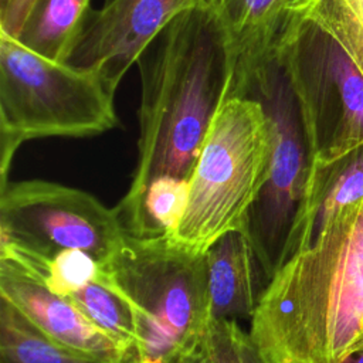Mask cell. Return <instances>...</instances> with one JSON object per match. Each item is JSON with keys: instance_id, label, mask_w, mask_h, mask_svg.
<instances>
[{"instance_id": "cell-5", "label": "cell", "mask_w": 363, "mask_h": 363, "mask_svg": "<svg viewBox=\"0 0 363 363\" xmlns=\"http://www.w3.org/2000/svg\"><path fill=\"white\" fill-rule=\"evenodd\" d=\"M230 95L255 99L267 118L268 176L241 231L271 281L286 259L315 166L313 146L301 99L275 45L261 58L234 68Z\"/></svg>"}, {"instance_id": "cell-22", "label": "cell", "mask_w": 363, "mask_h": 363, "mask_svg": "<svg viewBox=\"0 0 363 363\" xmlns=\"http://www.w3.org/2000/svg\"><path fill=\"white\" fill-rule=\"evenodd\" d=\"M354 3H356V6H357L360 14L363 16V0H354Z\"/></svg>"}, {"instance_id": "cell-10", "label": "cell", "mask_w": 363, "mask_h": 363, "mask_svg": "<svg viewBox=\"0 0 363 363\" xmlns=\"http://www.w3.org/2000/svg\"><path fill=\"white\" fill-rule=\"evenodd\" d=\"M0 298L55 343L104 363H136V354L20 265L0 258Z\"/></svg>"}, {"instance_id": "cell-13", "label": "cell", "mask_w": 363, "mask_h": 363, "mask_svg": "<svg viewBox=\"0 0 363 363\" xmlns=\"http://www.w3.org/2000/svg\"><path fill=\"white\" fill-rule=\"evenodd\" d=\"M296 0H201L221 24L235 67L265 55L274 45ZM234 67V68H235Z\"/></svg>"}, {"instance_id": "cell-2", "label": "cell", "mask_w": 363, "mask_h": 363, "mask_svg": "<svg viewBox=\"0 0 363 363\" xmlns=\"http://www.w3.org/2000/svg\"><path fill=\"white\" fill-rule=\"evenodd\" d=\"M250 322L267 363H339L363 345V200L279 267Z\"/></svg>"}, {"instance_id": "cell-19", "label": "cell", "mask_w": 363, "mask_h": 363, "mask_svg": "<svg viewBox=\"0 0 363 363\" xmlns=\"http://www.w3.org/2000/svg\"><path fill=\"white\" fill-rule=\"evenodd\" d=\"M37 0H0V33L17 38Z\"/></svg>"}, {"instance_id": "cell-3", "label": "cell", "mask_w": 363, "mask_h": 363, "mask_svg": "<svg viewBox=\"0 0 363 363\" xmlns=\"http://www.w3.org/2000/svg\"><path fill=\"white\" fill-rule=\"evenodd\" d=\"M275 48L301 99L315 162L363 143V16L354 0H296Z\"/></svg>"}, {"instance_id": "cell-15", "label": "cell", "mask_w": 363, "mask_h": 363, "mask_svg": "<svg viewBox=\"0 0 363 363\" xmlns=\"http://www.w3.org/2000/svg\"><path fill=\"white\" fill-rule=\"evenodd\" d=\"M187 203L189 180L160 177L146 187L135 208L119 220L128 235L170 237L179 227Z\"/></svg>"}, {"instance_id": "cell-17", "label": "cell", "mask_w": 363, "mask_h": 363, "mask_svg": "<svg viewBox=\"0 0 363 363\" xmlns=\"http://www.w3.org/2000/svg\"><path fill=\"white\" fill-rule=\"evenodd\" d=\"M89 320L112 337L126 345L136 354V332L128 302L112 288L102 272L65 296Z\"/></svg>"}, {"instance_id": "cell-20", "label": "cell", "mask_w": 363, "mask_h": 363, "mask_svg": "<svg viewBox=\"0 0 363 363\" xmlns=\"http://www.w3.org/2000/svg\"><path fill=\"white\" fill-rule=\"evenodd\" d=\"M339 363H363V345L353 349Z\"/></svg>"}, {"instance_id": "cell-18", "label": "cell", "mask_w": 363, "mask_h": 363, "mask_svg": "<svg viewBox=\"0 0 363 363\" xmlns=\"http://www.w3.org/2000/svg\"><path fill=\"white\" fill-rule=\"evenodd\" d=\"M199 350L207 363H267L251 335L230 319L210 318Z\"/></svg>"}, {"instance_id": "cell-1", "label": "cell", "mask_w": 363, "mask_h": 363, "mask_svg": "<svg viewBox=\"0 0 363 363\" xmlns=\"http://www.w3.org/2000/svg\"><path fill=\"white\" fill-rule=\"evenodd\" d=\"M138 162L115 207L130 213L160 177L190 179L208 129L230 95L235 60L217 18L201 4L172 18L138 60Z\"/></svg>"}, {"instance_id": "cell-21", "label": "cell", "mask_w": 363, "mask_h": 363, "mask_svg": "<svg viewBox=\"0 0 363 363\" xmlns=\"http://www.w3.org/2000/svg\"><path fill=\"white\" fill-rule=\"evenodd\" d=\"M177 363H207L206 359L203 357V354L200 353V350L197 349L196 352L187 354L186 357H183L182 360H179Z\"/></svg>"}, {"instance_id": "cell-7", "label": "cell", "mask_w": 363, "mask_h": 363, "mask_svg": "<svg viewBox=\"0 0 363 363\" xmlns=\"http://www.w3.org/2000/svg\"><path fill=\"white\" fill-rule=\"evenodd\" d=\"M269 133L261 105L230 95L216 115L189 179V203L167 237L193 252L206 251L224 234L242 230L268 176Z\"/></svg>"}, {"instance_id": "cell-16", "label": "cell", "mask_w": 363, "mask_h": 363, "mask_svg": "<svg viewBox=\"0 0 363 363\" xmlns=\"http://www.w3.org/2000/svg\"><path fill=\"white\" fill-rule=\"evenodd\" d=\"M0 363H104L47 337L0 298Z\"/></svg>"}, {"instance_id": "cell-23", "label": "cell", "mask_w": 363, "mask_h": 363, "mask_svg": "<svg viewBox=\"0 0 363 363\" xmlns=\"http://www.w3.org/2000/svg\"><path fill=\"white\" fill-rule=\"evenodd\" d=\"M105 1H109V0H105Z\"/></svg>"}, {"instance_id": "cell-14", "label": "cell", "mask_w": 363, "mask_h": 363, "mask_svg": "<svg viewBox=\"0 0 363 363\" xmlns=\"http://www.w3.org/2000/svg\"><path fill=\"white\" fill-rule=\"evenodd\" d=\"M91 0H37L17 41L31 51L68 62L89 17Z\"/></svg>"}, {"instance_id": "cell-8", "label": "cell", "mask_w": 363, "mask_h": 363, "mask_svg": "<svg viewBox=\"0 0 363 363\" xmlns=\"http://www.w3.org/2000/svg\"><path fill=\"white\" fill-rule=\"evenodd\" d=\"M123 238L116 210L86 191L37 179L0 184V245L40 258L81 250L104 265Z\"/></svg>"}, {"instance_id": "cell-9", "label": "cell", "mask_w": 363, "mask_h": 363, "mask_svg": "<svg viewBox=\"0 0 363 363\" xmlns=\"http://www.w3.org/2000/svg\"><path fill=\"white\" fill-rule=\"evenodd\" d=\"M201 0H109L91 11L68 64L98 74L115 94L162 28Z\"/></svg>"}, {"instance_id": "cell-11", "label": "cell", "mask_w": 363, "mask_h": 363, "mask_svg": "<svg viewBox=\"0 0 363 363\" xmlns=\"http://www.w3.org/2000/svg\"><path fill=\"white\" fill-rule=\"evenodd\" d=\"M210 318L252 319L269 278L247 235L231 231L207 251Z\"/></svg>"}, {"instance_id": "cell-12", "label": "cell", "mask_w": 363, "mask_h": 363, "mask_svg": "<svg viewBox=\"0 0 363 363\" xmlns=\"http://www.w3.org/2000/svg\"><path fill=\"white\" fill-rule=\"evenodd\" d=\"M362 200L363 143L329 162H315L286 259L309 248L342 208Z\"/></svg>"}, {"instance_id": "cell-4", "label": "cell", "mask_w": 363, "mask_h": 363, "mask_svg": "<svg viewBox=\"0 0 363 363\" xmlns=\"http://www.w3.org/2000/svg\"><path fill=\"white\" fill-rule=\"evenodd\" d=\"M102 268L132 311L136 363H177L199 349L210 319L206 254L189 252L167 237L125 233Z\"/></svg>"}, {"instance_id": "cell-6", "label": "cell", "mask_w": 363, "mask_h": 363, "mask_svg": "<svg viewBox=\"0 0 363 363\" xmlns=\"http://www.w3.org/2000/svg\"><path fill=\"white\" fill-rule=\"evenodd\" d=\"M113 95L98 74L45 58L0 33V184L27 140L116 128Z\"/></svg>"}]
</instances>
